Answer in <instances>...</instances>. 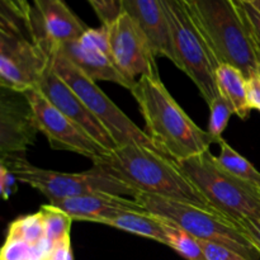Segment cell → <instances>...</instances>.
Returning a JSON list of instances; mask_svg holds the SVG:
<instances>
[{
	"label": "cell",
	"mask_w": 260,
	"mask_h": 260,
	"mask_svg": "<svg viewBox=\"0 0 260 260\" xmlns=\"http://www.w3.org/2000/svg\"><path fill=\"white\" fill-rule=\"evenodd\" d=\"M93 167L127 184L139 194L189 203L222 216L201 194L177 161L146 146L136 144L118 146L95 157Z\"/></svg>",
	"instance_id": "cell-1"
},
{
	"label": "cell",
	"mask_w": 260,
	"mask_h": 260,
	"mask_svg": "<svg viewBox=\"0 0 260 260\" xmlns=\"http://www.w3.org/2000/svg\"><path fill=\"white\" fill-rule=\"evenodd\" d=\"M131 93L145 119V134L165 156L182 161L216 144L208 131L198 127L173 98L160 76H142Z\"/></svg>",
	"instance_id": "cell-2"
},
{
	"label": "cell",
	"mask_w": 260,
	"mask_h": 260,
	"mask_svg": "<svg viewBox=\"0 0 260 260\" xmlns=\"http://www.w3.org/2000/svg\"><path fill=\"white\" fill-rule=\"evenodd\" d=\"M190 7L218 62L235 66L246 79L260 73L255 45L236 0H190Z\"/></svg>",
	"instance_id": "cell-3"
},
{
	"label": "cell",
	"mask_w": 260,
	"mask_h": 260,
	"mask_svg": "<svg viewBox=\"0 0 260 260\" xmlns=\"http://www.w3.org/2000/svg\"><path fill=\"white\" fill-rule=\"evenodd\" d=\"M167 15L173 52L178 69L196 84L210 106L220 95L216 71L221 65L211 48L194 13L187 0H160Z\"/></svg>",
	"instance_id": "cell-4"
},
{
	"label": "cell",
	"mask_w": 260,
	"mask_h": 260,
	"mask_svg": "<svg viewBox=\"0 0 260 260\" xmlns=\"http://www.w3.org/2000/svg\"><path fill=\"white\" fill-rule=\"evenodd\" d=\"M177 164L223 217L235 225L248 218H260V188L226 172L210 150Z\"/></svg>",
	"instance_id": "cell-5"
},
{
	"label": "cell",
	"mask_w": 260,
	"mask_h": 260,
	"mask_svg": "<svg viewBox=\"0 0 260 260\" xmlns=\"http://www.w3.org/2000/svg\"><path fill=\"white\" fill-rule=\"evenodd\" d=\"M135 200L144 206L146 212L174 222L198 240L220 244L249 260L260 259L258 251L238 226L217 213L189 203L142 193Z\"/></svg>",
	"instance_id": "cell-6"
},
{
	"label": "cell",
	"mask_w": 260,
	"mask_h": 260,
	"mask_svg": "<svg viewBox=\"0 0 260 260\" xmlns=\"http://www.w3.org/2000/svg\"><path fill=\"white\" fill-rule=\"evenodd\" d=\"M17 180L35 188L50 202L91 193H111L136 198L139 193L116 178L93 167L84 173H61L46 170L27 161L25 156H10L2 160Z\"/></svg>",
	"instance_id": "cell-7"
},
{
	"label": "cell",
	"mask_w": 260,
	"mask_h": 260,
	"mask_svg": "<svg viewBox=\"0 0 260 260\" xmlns=\"http://www.w3.org/2000/svg\"><path fill=\"white\" fill-rule=\"evenodd\" d=\"M50 62L53 70L71 86L74 91L80 96L89 111L108 131L117 146L136 144L146 146L149 149L161 152L152 140L137 127L116 104L107 96V94L99 88L95 81L81 73L60 50L53 46L47 51ZM162 154V152H161Z\"/></svg>",
	"instance_id": "cell-8"
},
{
	"label": "cell",
	"mask_w": 260,
	"mask_h": 260,
	"mask_svg": "<svg viewBox=\"0 0 260 260\" xmlns=\"http://www.w3.org/2000/svg\"><path fill=\"white\" fill-rule=\"evenodd\" d=\"M17 17L2 8L0 14V85L25 93L35 89L50 63L47 53L23 35Z\"/></svg>",
	"instance_id": "cell-9"
},
{
	"label": "cell",
	"mask_w": 260,
	"mask_h": 260,
	"mask_svg": "<svg viewBox=\"0 0 260 260\" xmlns=\"http://www.w3.org/2000/svg\"><path fill=\"white\" fill-rule=\"evenodd\" d=\"M112 61L119 73L135 86L137 76H159L155 53L144 30L126 13L106 25Z\"/></svg>",
	"instance_id": "cell-10"
},
{
	"label": "cell",
	"mask_w": 260,
	"mask_h": 260,
	"mask_svg": "<svg viewBox=\"0 0 260 260\" xmlns=\"http://www.w3.org/2000/svg\"><path fill=\"white\" fill-rule=\"evenodd\" d=\"M24 94L35 112L38 129L47 137L52 149L76 152L91 161L108 151L83 127L52 106L37 89H30Z\"/></svg>",
	"instance_id": "cell-11"
},
{
	"label": "cell",
	"mask_w": 260,
	"mask_h": 260,
	"mask_svg": "<svg viewBox=\"0 0 260 260\" xmlns=\"http://www.w3.org/2000/svg\"><path fill=\"white\" fill-rule=\"evenodd\" d=\"M40 132L35 112L24 93L2 88L0 93V154L2 160L24 156Z\"/></svg>",
	"instance_id": "cell-12"
},
{
	"label": "cell",
	"mask_w": 260,
	"mask_h": 260,
	"mask_svg": "<svg viewBox=\"0 0 260 260\" xmlns=\"http://www.w3.org/2000/svg\"><path fill=\"white\" fill-rule=\"evenodd\" d=\"M86 29L65 0H33L28 33L46 53L53 46L79 40Z\"/></svg>",
	"instance_id": "cell-13"
},
{
	"label": "cell",
	"mask_w": 260,
	"mask_h": 260,
	"mask_svg": "<svg viewBox=\"0 0 260 260\" xmlns=\"http://www.w3.org/2000/svg\"><path fill=\"white\" fill-rule=\"evenodd\" d=\"M35 89H37L58 111L62 112L65 116L73 119L74 122H76L79 126L83 127L104 149L112 151L116 147H118L111 135L108 134V131L104 128L103 124L95 118V116L84 104L80 96L53 70L51 62L43 71L42 76H41L40 81Z\"/></svg>",
	"instance_id": "cell-14"
},
{
	"label": "cell",
	"mask_w": 260,
	"mask_h": 260,
	"mask_svg": "<svg viewBox=\"0 0 260 260\" xmlns=\"http://www.w3.org/2000/svg\"><path fill=\"white\" fill-rule=\"evenodd\" d=\"M51 206L58 208L73 221H91L104 223L121 213L137 211L146 212L144 206L135 198L111 193H91V194L76 196L50 202Z\"/></svg>",
	"instance_id": "cell-15"
},
{
	"label": "cell",
	"mask_w": 260,
	"mask_h": 260,
	"mask_svg": "<svg viewBox=\"0 0 260 260\" xmlns=\"http://www.w3.org/2000/svg\"><path fill=\"white\" fill-rule=\"evenodd\" d=\"M121 12L126 13L144 30L155 56H164L175 62L167 15L160 0H119Z\"/></svg>",
	"instance_id": "cell-16"
},
{
	"label": "cell",
	"mask_w": 260,
	"mask_h": 260,
	"mask_svg": "<svg viewBox=\"0 0 260 260\" xmlns=\"http://www.w3.org/2000/svg\"><path fill=\"white\" fill-rule=\"evenodd\" d=\"M57 47L81 73L85 74L91 80L111 81L124 86L128 90L134 88V85L119 73L111 56L102 51L84 45L79 40L63 43Z\"/></svg>",
	"instance_id": "cell-17"
},
{
	"label": "cell",
	"mask_w": 260,
	"mask_h": 260,
	"mask_svg": "<svg viewBox=\"0 0 260 260\" xmlns=\"http://www.w3.org/2000/svg\"><path fill=\"white\" fill-rule=\"evenodd\" d=\"M216 83L220 95L228 102L234 113L241 119H248L251 106L249 103L248 79L238 68L229 63H221L216 71Z\"/></svg>",
	"instance_id": "cell-18"
},
{
	"label": "cell",
	"mask_w": 260,
	"mask_h": 260,
	"mask_svg": "<svg viewBox=\"0 0 260 260\" xmlns=\"http://www.w3.org/2000/svg\"><path fill=\"white\" fill-rule=\"evenodd\" d=\"M103 225H108L112 228L119 229L122 231H126V233L152 239V240L164 244V245H168V243H169L167 229H165V220L149 212L129 211V212L121 213L116 217L109 218Z\"/></svg>",
	"instance_id": "cell-19"
},
{
	"label": "cell",
	"mask_w": 260,
	"mask_h": 260,
	"mask_svg": "<svg viewBox=\"0 0 260 260\" xmlns=\"http://www.w3.org/2000/svg\"><path fill=\"white\" fill-rule=\"evenodd\" d=\"M218 145L221 149L220 155L216 156L218 164L234 177L258 185L260 183V173L254 168V165L234 150L223 139L218 141Z\"/></svg>",
	"instance_id": "cell-20"
},
{
	"label": "cell",
	"mask_w": 260,
	"mask_h": 260,
	"mask_svg": "<svg viewBox=\"0 0 260 260\" xmlns=\"http://www.w3.org/2000/svg\"><path fill=\"white\" fill-rule=\"evenodd\" d=\"M7 238L22 239L35 248L46 245V226L42 212L38 211L10 223Z\"/></svg>",
	"instance_id": "cell-21"
},
{
	"label": "cell",
	"mask_w": 260,
	"mask_h": 260,
	"mask_svg": "<svg viewBox=\"0 0 260 260\" xmlns=\"http://www.w3.org/2000/svg\"><path fill=\"white\" fill-rule=\"evenodd\" d=\"M40 211L42 212L43 218H45L46 246H47L48 253L58 241L62 240L65 236L70 235L73 220L61 210L51 206L50 203L41 206Z\"/></svg>",
	"instance_id": "cell-22"
},
{
	"label": "cell",
	"mask_w": 260,
	"mask_h": 260,
	"mask_svg": "<svg viewBox=\"0 0 260 260\" xmlns=\"http://www.w3.org/2000/svg\"><path fill=\"white\" fill-rule=\"evenodd\" d=\"M165 229L169 241L168 246H170L173 250L187 260H206L198 239L170 221L165 220Z\"/></svg>",
	"instance_id": "cell-23"
},
{
	"label": "cell",
	"mask_w": 260,
	"mask_h": 260,
	"mask_svg": "<svg viewBox=\"0 0 260 260\" xmlns=\"http://www.w3.org/2000/svg\"><path fill=\"white\" fill-rule=\"evenodd\" d=\"M47 254V246L35 248L22 239L7 238L2 250V260H33L42 259Z\"/></svg>",
	"instance_id": "cell-24"
},
{
	"label": "cell",
	"mask_w": 260,
	"mask_h": 260,
	"mask_svg": "<svg viewBox=\"0 0 260 260\" xmlns=\"http://www.w3.org/2000/svg\"><path fill=\"white\" fill-rule=\"evenodd\" d=\"M210 123H208V134L216 140V144H218L222 139L223 131L228 127L230 121L231 114L234 113L230 104L225 101L221 95L216 96L210 104Z\"/></svg>",
	"instance_id": "cell-25"
},
{
	"label": "cell",
	"mask_w": 260,
	"mask_h": 260,
	"mask_svg": "<svg viewBox=\"0 0 260 260\" xmlns=\"http://www.w3.org/2000/svg\"><path fill=\"white\" fill-rule=\"evenodd\" d=\"M89 4L98 15L102 25H109L119 14V0H88Z\"/></svg>",
	"instance_id": "cell-26"
},
{
	"label": "cell",
	"mask_w": 260,
	"mask_h": 260,
	"mask_svg": "<svg viewBox=\"0 0 260 260\" xmlns=\"http://www.w3.org/2000/svg\"><path fill=\"white\" fill-rule=\"evenodd\" d=\"M198 241H200L201 249H202L206 260H249L241 254L236 253L226 246L220 245V244L203 240Z\"/></svg>",
	"instance_id": "cell-27"
},
{
	"label": "cell",
	"mask_w": 260,
	"mask_h": 260,
	"mask_svg": "<svg viewBox=\"0 0 260 260\" xmlns=\"http://www.w3.org/2000/svg\"><path fill=\"white\" fill-rule=\"evenodd\" d=\"M238 2V0H236ZM256 51H260V12L251 3L238 2Z\"/></svg>",
	"instance_id": "cell-28"
},
{
	"label": "cell",
	"mask_w": 260,
	"mask_h": 260,
	"mask_svg": "<svg viewBox=\"0 0 260 260\" xmlns=\"http://www.w3.org/2000/svg\"><path fill=\"white\" fill-rule=\"evenodd\" d=\"M2 8L12 13L20 22L24 23L27 29H29L32 7L29 5L28 0H2Z\"/></svg>",
	"instance_id": "cell-29"
},
{
	"label": "cell",
	"mask_w": 260,
	"mask_h": 260,
	"mask_svg": "<svg viewBox=\"0 0 260 260\" xmlns=\"http://www.w3.org/2000/svg\"><path fill=\"white\" fill-rule=\"evenodd\" d=\"M239 230L246 236L251 245L255 248L260 255V218H248L236 225Z\"/></svg>",
	"instance_id": "cell-30"
},
{
	"label": "cell",
	"mask_w": 260,
	"mask_h": 260,
	"mask_svg": "<svg viewBox=\"0 0 260 260\" xmlns=\"http://www.w3.org/2000/svg\"><path fill=\"white\" fill-rule=\"evenodd\" d=\"M15 180L17 178L14 177L12 172L8 169L5 165L2 164L0 168V192H2L3 200H9L10 196L15 192Z\"/></svg>",
	"instance_id": "cell-31"
},
{
	"label": "cell",
	"mask_w": 260,
	"mask_h": 260,
	"mask_svg": "<svg viewBox=\"0 0 260 260\" xmlns=\"http://www.w3.org/2000/svg\"><path fill=\"white\" fill-rule=\"evenodd\" d=\"M248 91L251 108L260 112V73L248 79Z\"/></svg>",
	"instance_id": "cell-32"
},
{
	"label": "cell",
	"mask_w": 260,
	"mask_h": 260,
	"mask_svg": "<svg viewBox=\"0 0 260 260\" xmlns=\"http://www.w3.org/2000/svg\"><path fill=\"white\" fill-rule=\"evenodd\" d=\"M251 4H253L254 7H255L256 9H258L259 12H260V0H255V2H254V3H251Z\"/></svg>",
	"instance_id": "cell-33"
},
{
	"label": "cell",
	"mask_w": 260,
	"mask_h": 260,
	"mask_svg": "<svg viewBox=\"0 0 260 260\" xmlns=\"http://www.w3.org/2000/svg\"><path fill=\"white\" fill-rule=\"evenodd\" d=\"M256 57H258V63H259V70H260V51H256Z\"/></svg>",
	"instance_id": "cell-34"
},
{
	"label": "cell",
	"mask_w": 260,
	"mask_h": 260,
	"mask_svg": "<svg viewBox=\"0 0 260 260\" xmlns=\"http://www.w3.org/2000/svg\"><path fill=\"white\" fill-rule=\"evenodd\" d=\"M238 2H243V3H254L255 0H238Z\"/></svg>",
	"instance_id": "cell-35"
},
{
	"label": "cell",
	"mask_w": 260,
	"mask_h": 260,
	"mask_svg": "<svg viewBox=\"0 0 260 260\" xmlns=\"http://www.w3.org/2000/svg\"><path fill=\"white\" fill-rule=\"evenodd\" d=\"M258 187H259V188H260V183H259V184H258Z\"/></svg>",
	"instance_id": "cell-36"
},
{
	"label": "cell",
	"mask_w": 260,
	"mask_h": 260,
	"mask_svg": "<svg viewBox=\"0 0 260 260\" xmlns=\"http://www.w3.org/2000/svg\"><path fill=\"white\" fill-rule=\"evenodd\" d=\"M187 2H190V0H187Z\"/></svg>",
	"instance_id": "cell-37"
}]
</instances>
